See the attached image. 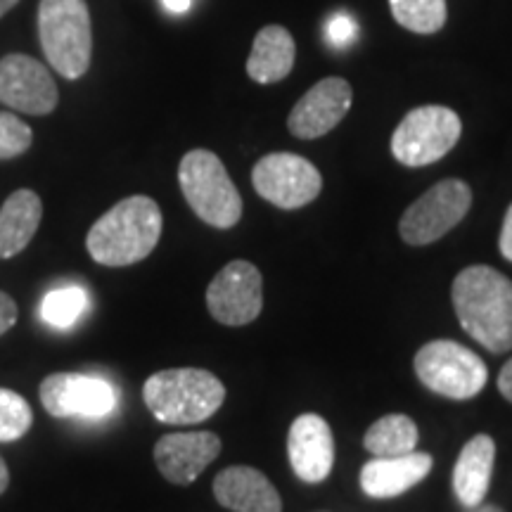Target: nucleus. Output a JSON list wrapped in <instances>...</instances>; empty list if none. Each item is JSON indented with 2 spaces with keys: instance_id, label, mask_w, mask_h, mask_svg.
Instances as JSON below:
<instances>
[{
  "instance_id": "nucleus-12",
  "label": "nucleus",
  "mask_w": 512,
  "mask_h": 512,
  "mask_svg": "<svg viewBox=\"0 0 512 512\" xmlns=\"http://www.w3.org/2000/svg\"><path fill=\"white\" fill-rule=\"evenodd\" d=\"M0 100L12 110L46 117L57 107V86L41 62L29 55H5L0 60Z\"/></svg>"
},
{
  "instance_id": "nucleus-22",
  "label": "nucleus",
  "mask_w": 512,
  "mask_h": 512,
  "mask_svg": "<svg viewBox=\"0 0 512 512\" xmlns=\"http://www.w3.org/2000/svg\"><path fill=\"white\" fill-rule=\"evenodd\" d=\"M396 24L413 34H437L446 24V0H389Z\"/></svg>"
},
{
  "instance_id": "nucleus-13",
  "label": "nucleus",
  "mask_w": 512,
  "mask_h": 512,
  "mask_svg": "<svg viewBox=\"0 0 512 512\" xmlns=\"http://www.w3.org/2000/svg\"><path fill=\"white\" fill-rule=\"evenodd\" d=\"M351 100H354L351 83L347 79H339V76H328V79L318 81L294 105L290 119H287V128L294 138L316 140L330 133L339 121L347 117Z\"/></svg>"
},
{
  "instance_id": "nucleus-25",
  "label": "nucleus",
  "mask_w": 512,
  "mask_h": 512,
  "mask_svg": "<svg viewBox=\"0 0 512 512\" xmlns=\"http://www.w3.org/2000/svg\"><path fill=\"white\" fill-rule=\"evenodd\" d=\"M34 133L15 114L0 112V159H15L29 150Z\"/></svg>"
},
{
  "instance_id": "nucleus-2",
  "label": "nucleus",
  "mask_w": 512,
  "mask_h": 512,
  "mask_svg": "<svg viewBox=\"0 0 512 512\" xmlns=\"http://www.w3.org/2000/svg\"><path fill=\"white\" fill-rule=\"evenodd\" d=\"M162 238V209L152 197L133 195L102 214L86 238L88 254L102 266L121 268L147 259Z\"/></svg>"
},
{
  "instance_id": "nucleus-17",
  "label": "nucleus",
  "mask_w": 512,
  "mask_h": 512,
  "mask_svg": "<svg viewBox=\"0 0 512 512\" xmlns=\"http://www.w3.org/2000/svg\"><path fill=\"white\" fill-rule=\"evenodd\" d=\"M430 453H403L392 458H375L363 465L361 489L370 498H396L413 489L432 472Z\"/></svg>"
},
{
  "instance_id": "nucleus-31",
  "label": "nucleus",
  "mask_w": 512,
  "mask_h": 512,
  "mask_svg": "<svg viewBox=\"0 0 512 512\" xmlns=\"http://www.w3.org/2000/svg\"><path fill=\"white\" fill-rule=\"evenodd\" d=\"M8 484H10L8 465H5V460L0 458V494H5V489H8Z\"/></svg>"
},
{
  "instance_id": "nucleus-18",
  "label": "nucleus",
  "mask_w": 512,
  "mask_h": 512,
  "mask_svg": "<svg viewBox=\"0 0 512 512\" xmlns=\"http://www.w3.org/2000/svg\"><path fill=\"white\" fill-rule=\"evenodd\" d=\"M496 463V441L489 434H477L460 451L453 467V491H456L460 505L477 508L482 505L486 491H489L491 475Z\"/></svg>"
},
{
  "instance_id": "nucleus-7",
  "label": "nucleus",
  "mask_w": 512,
  "mask_h": 512,
  "mask_svg": "<svg viewBox=\"0 0 512 512\" xmlns=\"http://www.w3.org/2000/svg\"><path fill=\"white\" fill-rule=\"evenodd\" d=\"M463 133V121L453 110L425 105L411 110L396 126L392 152L403 166H427L439 162L456 147Z\"/></svg>"
},
{
  "instance_id": "nucleus-26",
  "label": "nucleus",
  "mask_w": 512,
  "mask_h": 512,
  "mask_svg": "<svg viewBox=\"0 0 512 512\" xmlns=\"http://www.w3.org/2000/svg\"><path fill=\"white\" fill-rule=\"evenodd\" d=\"M358 34L356 22L349 15H335L325 27V36H328V43L332 48H347L349 43H354Z\"/></svg>"
},
{
  "instance_id": "nucleus-15",
  "label": "nucleus",
  "mask_w": 512,
  "mask_h": 512,
  "mask_svg": "<svg viewBox=\"0 0 512 512\" xmlns=\"http://www.w3.org/2000/svg\"><path fill=\"white\" fill-rule=\"evenodd\" d=\"M221 439L214 432L164 434L155 446V463L171 484L188 486L219 458Z\"/></svg>"
},
{
  "instance_id": "nucleus-1",
  "label": "nucleus",
  "mask_w": 512,
  "mask_h": 512,
  "mask_svg": "<svg viewBox=\"0 0 512 512\" xmlns=\"http://www.w3.org/2000/svg\"><path fill=\"white\" fill-rule=\"evenodd\" d=\"M453 309L463 330L491 354L512 349V280L491 266H467L453 280Z\"/></svg>"
},
{
  "instance_id": "nucleus-4",
  "label": "nucleus",
  "mask_w": 512,
  "mask_h": 512,
  "mask_svg": "<svg viewBox=\"0 0 512 512\" xmlns=\"http://www.w3.org/2000/svg\"><path fill=\"white\" fill-rule=\"evenodd\" d=\"M38 38L50 67L64 79H81L91 67L93 29L86 0H41Z\"/></svg>"
},
{
  "instance_id": "nucleus-8",
  "label": "nucleus",
  "mask_w": 512,
  "mask_h": 512,
  "mask_svg": "<svg viewBox=\"0 0 512 512\" xmlns=\"http://www.w3.org/2000/svg\"><path fill=\"white\" fill-rule=\"evenodd\" d=\"M472 207V190L465 181L446 178L403 211L399 233L413 247L432 245L453 230Z\"/></svg>"
},
{
  "instance_id": "nucleus-16",
  "label": "nucleus",
  "mask_w": 512,
  "mask_h": 512,
  "mask_svg": "<svg viewBox=\"0 0 512 512\" xmlns=\"http://www.w3.org/2000/svg\"><path fill=\"white\" fill-rule=\"evenodd\" d=\"M214 496L233 512H283V498L264 472L256 467L233 465L214 479Z\"/></svg>"
},
{
  "instance_id": "nucleus-23",
  "label": "nucleus",
  "mask_w": 512,
  "mask_h": 512,
  "mask_svg": "<svg viewBox=\"0 0 512 512\" xmlns=\"http://www.w3.org/2000/svg\"><path fill=\"white\" fill-rule=\"evenodd\" d=\"M88 309V294L79 285L55 287L41 302V320L50 328L67 330Z\"/></svg>"
},
{
  "instance_id": "nucleus-5",
  "label": "nucleus",
  "mask_w": 512,
  "mask_h": 512,
  "mask_svg": "<svg viewBox=\"0 0 512 512\" xmlns=\"http://www.w3.org/2000/svg\"><path fill=\"white\" fill-rule=\"evenodd\" d=\"M178 183L190 209L209 226L226 230L242 219L240 192L214 152H188L178 166Z\"/></svg>"
},
{
  "instance_id": "nucleus-30",
  "label": "nucleus",
  "mask_w": 512,
  "mask_h": 512,
  "mask_svg": "<svg viewBox=\"0 0 512 512\" xmlns=\"http://www.w3.org/2000/svg\"><path fill=\"white\" fill-rule=\"evenodd\" d=\"M164 8L174 15H185L192 8V0H162Z\"/></svg>"
},
{
  "instance_id": "nucleus-29",
  "label": "nucleus",
  "mask_w": 512,
  "mask_h": 512,
  "mask_svg": "<svg viewBox=\"0 0 512 512\" xmlns=\"http://www.w3.org/2000/svg\"><path fill=\"white\" fill-rule=\"evenodd\" d=\"M498 392L512 403V358L503 366L501 375H498Z\"/></svg>"
},
{
  "instance_id": "nucleus-11",
  "label": "nucleus",
  "mask_w": 512,
  "mask_h": 512,
  "mask_svg": "<svg viewBox=\"0 0 512 512\" xmlns=\"http://www.w3.org/2000/svg\"><path fill=\"white\" fill-rule=\"evenodd\" d=\"M38 394L53 418H105L117 408L112 384L83 373L48 375Z\"/></svg>"
},
{
  "instance_id": "nucleus-19",
  "label": "nucleus",
  "mask_w": 512,
  "mask_h": 512,
  "mask_svg": "<svg viewBox=\"0 0 512 512\" xmlns=\"http://www.w3.org/2000/svg\"><path fill=\"white\" fill-rule=\"evenodd\" d=\"M294 38L280 24H268L256 34L252 53L247 57V74L256 83H278L290 76L294 67Z\"/></svg>"
},
{
  "instance_id": "nucleus-3",
  "label": "nucleus",
  "mask_w": 512,
  "mask_h": 512,
  "mask_svg": "<svg viewBox=\"0 0 512 512\" xmlns=\"http://www.w3.org/2000/svg\"><path fill=\"white\" fill-rule=\"evenodd\" d=\"M145 406L164 425H197L211 418L226 401V387L202 368H171L147 377Z\"/></svg>"
},
{
  "instance_id": "nucleus-27",
  "label": "nucleus",
  "mask_w": 512,
  "mask_h": 512,
  "mask_svg": "<svg viewBox=\"0 0 512 512\" xmlns=\"http://www.w3.org/2000/svg\"><path fill=\"white\" fill-rule=\"evenodd\" d=\"M17 323V304L10 294L0 292V335H5Z\"/></svg>"
},
{
  "instance_id": "nucleus-21",
  "label": "nucleus",
  "mask_w": 512,
  "mask_h": 512,
  "mask_svg": "<svg viewBox=\"0 0 512 512\" xmlns=\"http://www.w3.org/2000/svg\"><path fill=\"white\" fill-rule=\"evenodd\" d=\"M420 432L413 418L408 415H384L375 422L373 427L363 437V446L366 451L373 453L375 458H392L403 456V453H411L418 446Z\"/></svg>"
},
{
  "instance_id": "nucleus-6",
  "label": "nucleus",
  "mask_w": 512,
  "mask_h": 512,
  "mask_svg": "<svg viewBox=\"0 0 512 512\" xmlns=\"http://www.w3.org/2000/svg\"><path fill=\"white\" fill-rule=\"evenodd\" d=\"M413 368L430 392L453 401L472 399L489 380V370L482 358L451 339H434L420 347Z\"/></svg>"
},
{
  "instance_id": "nucleus-9",
  "label": "nucleus",
  "mask_w": 512,
  "mask_h": 512,
  "mask_svg": "<svg viewBox=\"0 0 512 512\" xmlns=\"http://www.w3.org/2000/svg\"><path fill=\"white\" fill-rule=\"evenodd\" d=\"M252 183L254 190L275 207L299 209L320 195L323 176L309 159L292 152H273L256 162Z\"/></svg>"
},
{
  "instance_id": "nucleus-28",
  "label": "nucleus",
  "mask_w": 512,
  "mask_h": 512,
  "mask_svg": "<svg viewBox=\"0 0 512 512\" xmlns=\"http://www.w3.org/2000/svg\"><path fill=\"white\" fill-rule=\"evenodd\" d=\"M498 247H501V254L505 259L512 261V204L505 211L503 228H501V240H498Z\"/></svg>"
},
{
  "instance_id": "nucleus-14",
  "label": "nucleus",
  "mask_w": 512,
  "mask_h": 512,
  "mask_svg": "<svg viewBox=\"0 0 512 512\" xmlns=\"http://www.w3.org/2000/svg\"><path fill=\"white\" fill-rule=\"evenodd\" d=\"M287 456L302 482L320 484L330 477L335 465V439L330 425L316 413H304L287 432Z\"/></svg>"
},
{
  "instance_id": "nucleus-10",
  "label": "nucleus",
  "mask_w": 512,
  "mask_h": 512,
  "mask_svg": "<svg viewBox=\"0 0 512 512\" xmlns=\"http://www.w3.org/2000/svg\"><path fill=\"white\" fill-rule=\"evenodd\" d=\"M207 306L214 320L228 328H242L264 309V278L249 261H230L207 287Z\"/></svg>"
},
{
  "instance_id": "nucleus-33",
  "label": "nucleus",
  "mask_w": 512,
  "mask_h": 512,
  "mask_svg": "<svg viewBox=\"0 0 512 512\" xmlns=\"http://www.w3.org/2000/svg\"><path fill=\"white\" fill-rule=\"evenodd\" d=\"M475 512H503V510L496 508V505H477Z\"/></svg>"
},
{
  "instance_id": "nucleus-24",
  "label": "nucleus",
  "mask_w": 512,
  "mask_h": 512,
  "mask_svg": "<svg viewBox=\"0 0 512 512\" xmlns=\"http://www.w3.org/2000/svg\"><path fill=\"white\" fill-rule=\"evenodd\" d=\"M31 422H34V411L27 399L12 389L0 387V444L22 439L29 432Z\"/></svg>"
},
{
  "instance_id": "nucleus-20",
  "label": "nucleus",
  "mask_w": 512,
  "mask_h": 512,
  "mask_svg": "<svg viewBox=\"0 0 512 512\" xmlns=\"http://www.w3.org/2000/svg\"><path fill=\"white\" fill-rule=\"evenodd\" d=\"M43 204L34 190H17L0 209V259H12L34 240Z\"/></svg>"
},
{
  "instance_id": "nucleus-32",
  "label": "nucleus",
  "mask_w": 512,
  "mask_h": 512,
  "mask_svg": "<svg viewBox=\"0 0 512 512\" xmlns=\"http://www.w3.org/2000/svg\"><path fill=\"white\" fill-rule=\"evenodd\" d=\"M19 3V0H0V17L5 15V12H10L15 5Z\"/></svg>"
}]
</instances>
